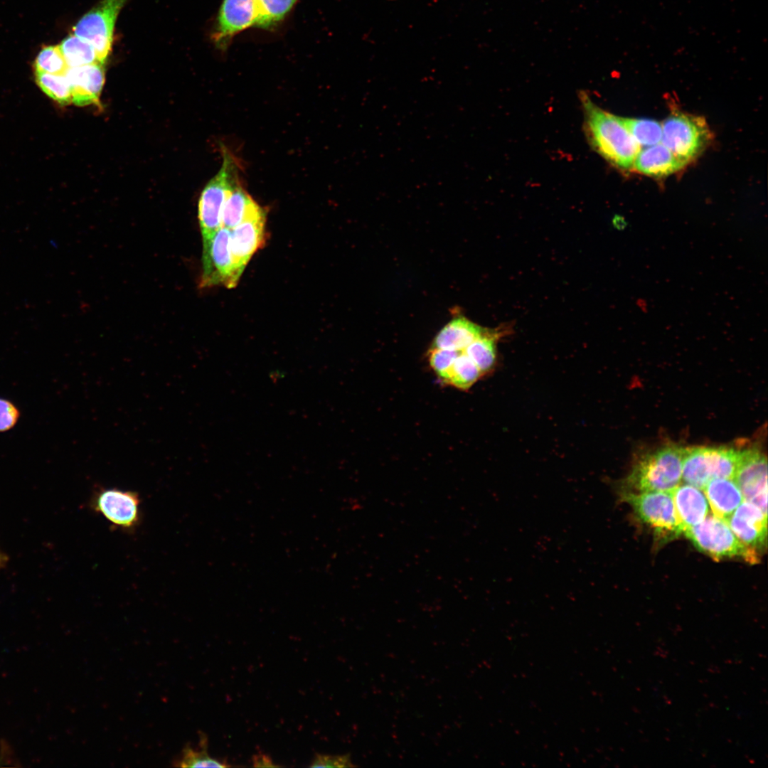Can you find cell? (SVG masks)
I'll return each instance as SVG.
<instances>
[{"instance_id": "13", "label": "cell", "mask_w": 768, "mask_h": 768, "mask_svg": "<svg viewBox=\"0 0 768 768\" xmlns=\"http://www.w3.org/2000/svg\"><path fill=\"white\" fill-rule=\"evenodd\" d=\"M726 522L734 534L746 545L756 550L765 546L767 514L756 505L744 500Z\"/></svg>"}, {"instance_id": "25", "label": "cell", "mask_w": 768, "mask_h": 768, "mask_svg": "<svg viewBox=\"0 0 768 768\" xmlns=\"http://www.w3.org/2000/svg\"><path fill=\"white\" fill-rule=\"evenodd\" d=\"M624 126L632 137L643 147L661 143V123L654 119L620 117Z\"/></svg>"}, {"instance_id": "8", "label": "cell", "mask_w": 768, "mask_h": 768, "mask_svg": "<svg viewBox=\"0 0 768 768\" xmlns=\"http://www.w3.org/2000/svg\"><path fill=\"white\" fill-rule=\"evenodd\" d=\"M90 506L110 523L122 530L136 529L141 521V500L134 491L101 488L93 494Z\"/></svg>"}, {"instance_id": "10", "label": "cell", "mask_w": 768, "mask_h": 768, "mask_svg": "<svg viewBox=\"0 0 768 768\" xmlns=\"http://www.w3.org/2000/svg\"><path fill=\"white\" fill-rule=\"evenodd\" d=\"M266 211L260 206L230 230L233 277L238 284L247 264L265 240Z\"/></svg>"}, {"instance_id": "19", "label": "cell", "mask_w": 768, "mask_h": 768, "mask_svg": "<svg viewBox=\"0 0 768 768\" xmlns=\"http://www.w3.org/2000/svg\"><path fill=\"white\" fill-rule=\"evenodd\" d=\"M260 207L243 188L241 181H238L230 189L224 201L221 227L233 229Z\"/></svg>"}, {"instance_id": "3", "label": "cell", "mask_w": 768, "mask_h": 768, "mask_svg": "<svg viewBox=\"0 0 768 768\" xmlns=\"http://www.w3.org/2000/svg\"><path fill=\"white\" fill-rule=\"evenodd\" d=\"M223 164L218 173L210 179L201 192L198 216L203 242L210 240L221 228V213L227 195L240 180L238 159L225 146L222 147Z\"/></svg>"}, {"instance_id": "26", "label": "cell", "mask_w": 768, "mask_h": 768, "mask_svg": "<svg viewBox=\"0 0 768 768\" xmlns=\"http://www.w3.org/2000/svg\"><path fill=\"white\" fill-rule=\"evenodd\" d=\"M200 747L193 748L187 745L183 749L181 755L174 762L178 767H230L226 761L212 758L208 753V739L204 733L199 735Z\"/></svg>"}, {"instance_id": "23", "label": "cell", "mask_w": 768, "mask_h": 768, "mask_svg": "<svg viewBox=\"0 0 768 768\" xmlns=\"http://www.w3.org/2000/svg\"><path fill=\"white\" fill-rule=\"evenodd\" d=\"M482 376L476 365L461 351L450 368L444 384L461 390H469Z\"/></svg>"}, {"instance_id": "5", "label": "cell", "mask_w": 768, "mask_h": 768, "mask_svg": "<svg viewBox=\"0 0 768 768\" xmlns=\"http://www.w3.org/2000/svg\"><path fill=\"white\" fill-rule=\"evenodd\" d=\"M661 126V143L686 165L705 148L711 139L705 120L690 114L673 112Z\"/></svg>"}, {"instance_id": "6", "label": "cell", "mask_w": 768, "mask_h": 768, "mask_svg": "<svg viewBox=\"0 0 768 768\" xmlns=\"http://www.w3.org/2000/svg\"><path fill=\"white\" fill-rule=\"evenodd\" d=\"M622 496L656 535L671 539L682 533L671 491L624 492Z\"/></svg>"}, {"instance_id": "27", "label": "cell", "mask_w": 768, "mask_h": 768, "mask_svg": "<svg viewBox=\"0 0 768 768\" xmlns=\"http://www.w3.org/2000/svg\"><path fill=\"white\" fill-rule=\"evenodd\" d=\"M36 84L48 97L65 105L72 102L71 88L65 75L35 73Z\"/></svg>"}, {"instance_id": "4", "label": "cell", "mask_w": 768, "mask_h": 768, "mask_svg": "<svg viewBox=\"0 0 768 768\" xmlns=\"http://www.w3.org/2000/svg\"><path fill=\"white\" fill-rule=\"evenodd\" d=\"M683 533L699 550L716 560L738 558L749 563L759 561L757 550L742 542L725 521L714 515H708Z\"/></svg>"}, {"instance_id": "21", "label": "cell", "mask_w": 768, "mask_h": 768, "mask_svg": "<svg viewBox=\"0 0 768 768\" xmlns=\"http://www.w3.org/2000/svg\"><path fill=\"white\" fill-rule=\"evenodd\" d=\"M495 334L486 331L468 345L464 353L476 365L482 375L489 373L496 361Z\"/></svg>"}, {"instance_id": "15", "label": "cell", "mask_w": 768, "mask_h": 768, "mask_svg": "<svg viewBox=\"0 0 768 768\" xmlns=\"http://www.w3.org/2000/svg\"><path fill=\"white\" fill-rule=\"evenodd\" d=\"M682 533L701 523L708 515V503L701 489L679 484L671 491Z\"/></svg>"}, {"instance_id": "2", "label": "cell", "mask_w": 768, "mask_h": 768, "mask_svg": "<svg viewBox=\"0 0 768 768\" xmlns=\"http://www.w3.org/2000/svg\"><path fill=\"white\" fill-rule=\"evenodd\" d=\"M684 448L661 447L643 456L626 480L624 492L670 491L682 479Z\"/></svg>"}, {"instance_id": "12", "label": "cell", "mask_w": 768, "mask_h": 768, "mask_svg": "<svg viewBox=\"0 0 768 768\" xmlns=\"http://www.w3.org/2000/svg\"><path fill=\"white\" fill-rule=\"evenodd\" d=\"M734 480L744 500L759 507L767 514V463L766 457L757 449L742 450V456Z\"/></svg>"}, {"instance_id": "9", "label": "cell", "mask_w": 768, "mask_h": 768, "mask_svg": "<svg viewBox=\"0 0 768 768\" xmlns=\"http://www.w3.org/2000/svg\"><path fill=\"white\" fill-rule=\"evenodd\" d=\"M258 19L255 0H223L211 36L215 46L225 51L238 34L257 28Z\"/></svg>"}, {"instance_id": "20", "label": "cell", "mask_w": 768, "mask_h": 768, "mask_svg": "<svg viewBox=\"0 0 768 768\" xmlns=\"http://www.w3.org/2000/svg\"><path fill=\"white\" fill-rule=\"evenodd\" d=\"M742 450L728 447H706V460L710 480L734 479L739 466Z\"/></svg>"}, {"instance_id": "18", "label": "cell", "mask_w": 768, "mask_h": 768, "mask_svg": "<svg viewBox=\"0 0 768 768\" xmlns=\"http://www.w3.org/2000/svg\"><path fill=\"white\" fill-rule=\"evenodd\" d=\"M486 331L464 317L454 318L437 333L432 347L463 351Z\"/></svg>"}, {"instance_id": "32", "label": "cell", "mask_w": 768, "mask_h": 768, "mask_svg": "<svg viewBox=\"0 0 768 768\" xmlns=\"http://www.w3.org/2000/svg\"><path fill=\"white\" fill-rule=\"evenodd\" d=\"M11 746L1 739L0 740V767H21Z\"/></svg>"}, {"instance_id": "14", "label": "cell", "mask_w": 768, "mask_h": 768, "mask_svg": "<svg viewBox=\"0 0 768 768\" xmlns=\"http://www.w3.org/2000/svg\"><path fill=\"white\" fill-rule=\"evenodd\" d=\"M65 76L71 88L72 102L78 106L100 102L105 79L102 63L69 68Z\"/></svg>"}, {"instance_id": "16", "label": "cell", "mask_w": 768, "mask_h": 768, "mask_svg": "<svg viewBox=\"0 0 768 768\" xmlns=\"http://www.w3.org/2000/svg\"><path fill=\"white\" fill-rule=\"evenodd\" d=\"M713 515L725 521L744 501L734 479H715L703 489Z\"/></svg>"}, {"instance_id": "31", "label": "cell", "mask_w": 768, "mask_h": 768, "mask_svg": "<svg viewBox=\"0 0 768 768\" xmlns=\"http://www.w3.org/2000/svg\"><path fill=\"white\" fill-rule=\"evenodd\" d=\"M311 767H354L348 754L328 755L316 754L310 764Z\"/></svg>"}, {"instance_id": "34", "label": "cell", "mask_w": 768, "mask_h": 768, "mask_svg": "<svg viewBox=\"0 0 768 768\" xmlns=\"http://www.w3.org/2000/svg\"><path fill=\"white\" fill-rule=\"evenodd\" d=\"M9 558L6 554L0 550V570L5 567L8 562Z\"/></svg>"}, {"instance_id": "17", "label": "cell", "mask_w": 768, "mask_h": 768, "mask_svg": "<svg viewBox=\"0 0 768 768\" xmlns=\"http://www.w3.org/2000/svg\"><path fill=\"white\" fill-rule=\"evenodd\" d=\"M685 165L661 142L640 149L632 169L647 176H665L680 170Z\"/></svg>"}, {"instance_id": "33", "label": "cell", "mask_w": 768, "mask_h": 768, "mask_svg": "<svg viewBox=\"0 0 768 768\" xmlns=\"http://www.w3.org/2000/svg\"><path fill=\"white\" fill-rule=\"evenodd\" d=\"M253 766L256 767H277L278 765L273 763L272 759L264 754H255L252 757Z\"/></svg>"}, {"instance_id": "7", "label": "cell", "mask_w": 768, "mask_h": 768, "mask_svg": "<svg viewBox=\"0 0 768 768\" xmlns=\"http://www.w3.org/2000/svg\"><path fill=\"white\" fill-rule=\"evenodd\" d=\"M128 0H102L85 14L73 27L74 35L95 48L103 63L111 51L117 17Z\"/></svg>"}, {"instance_id": "22", "label": "cell", "mask_w": 768, "mask_h": 768, "mask_svg": "<svg viewBox=\"0 0 768 768\" xmlns=\"http://www.w3.org/2000/svg\"><path fill=\"white\" fill-rule=\"evenodd\" d=\"M299 0H255L259 13L257 28L273 31L282 23Z\"/></svg>"}, {"instance_id": "24", "label": "cell", "mask_w": 768, "mask_h": 768, "mask_svg": "<svg viewBox=\"0 0 768 768\" xmlns=\"http://www.w3.org/2000/svg\"><path fill=\"white\" fill-rule=\"evenodd\" d=\"M59 46L69 68L100 63L94 47L74 34L65 38Z\"/></svg>"}, {"instance_id": "11", "label": "cell", "mask_w": 768, "mask_h": 768, "mask_svg": "<svg viewBox=\"0 0 768 768\" xmlns=\"http://www.w3.org/2000/svg\"><path fill=\"white\" fill-rule=\"evenodd\" d=\"M230 233L229 229L221 227L210 240L203 242L201 287L222 284L233 288L237 285L233 277Z\"/></svg>"}, {"instance_id": "1", "label": "cell", "mask_w": 768, "mask_h": 768, "mask_svg": "<svg viewBox=\"0 0 768 768\" xmlns=\"http://www.w3.org/2000/svg\"><path fill=\"white\" fill-rule=\"evenodd\" d=\"M585 113V127L592 146L616 167L632 169L641 147L621 121L620 117L607 112L585 95H581Z\"/></svg>"}, {"instance_id": "28", "label": "cell", "mask_w": 768, "mask_h": 768, "mask_svg": "<svg viewBox=\"0 0 768 768\" xmlns=\"http://www.w3.org/2000/svg\"><path fill=\"white\" fill-rule=\"evenodd\" d=\"M35 73L65 75L69 68L59 46L43 47L33 63Z\"/></svg>"}, {"instance_id": "30", "label": "cell", "mask_w": 768, "mask_h": 768, "mask_svg": "<svg viewBox=\"0 0 768 768\" xmlns=\"http://www.w3.org/2000/svg\"><path fill=\"white\" fill-rule=\"evenodd\" d=\"M20 415V410L15 403L9 399L0 397V432H5L14 428Z\"/></svg>"}, {"instance_id": "29", "label": "cell", "mask_w": 768, "mask_h": 768, "mask_svg": "<svg viewBox=\"0 0 768 768\" xmlns=\"http://www.w3.org/2000/svg\"><path fill=\"white\" fill-rule=\"evenodd\" d=\"M462 351L431 347L428 351V362L434 373L444 383L456 358Z\"/></svg>"}]
</instances>
